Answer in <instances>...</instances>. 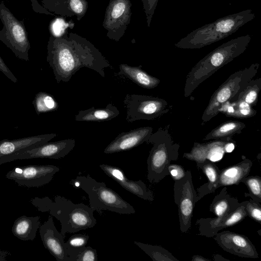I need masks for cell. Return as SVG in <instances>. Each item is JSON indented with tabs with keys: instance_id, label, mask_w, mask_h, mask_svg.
I'll return each mask as SVG.
<instances>
[{
	"instance_id": "cell-1",
	"label": "cell",
	"mask_w": 261,
	"mask_h": 261,
	"mask_svg": "<svg viewBox=\"0 0 261 261\" xmlns=\"http://www.w3.org/2000/svg\"><path fill=\"white\" fill-rule=\"evenodd\" d=\"M46 60L58 83L68 82L81 68L86 67L105 76V69L111 67L108 60L89 40L67 32L55 38L50 36Z\"/></svg>"
},
{
	"instance_id": "cell-2",
	"label": "cell",
	"mask_w": 261,
	"mask_h": 261,
	"mask_svg": "<svg viewBox=\"0 0 261 261\" xmlns=\"http://www.w3.org/2000/svg\"><path fill=\"white\" fill-rule=\"evenodd\" d=\"M250 41L249 35L231 39L201 59L187 75L184 90V96H190L200 84L219 69L242 54Z\"/></svg>"
},
{
	"instance_id": "cell-3",
	"label": "cell",
	"mask_w": 261,
	"mask_h": 261,
	"mask_svg": "<svg viewBox=\"0 0 261 261\" xmlns=\"http://www.w3.org/2000/svg\"><path fill=\"white\" fill-rule=\"evenodd\" d=\"M31 203L41 212H49L59 220L61 225V233H75L93 227L97 221L94 211L82 203H74L66 198L57 195L53 201L48 197H36L31 199Z\"/></svg>"
},
{
	"instance_id": "cell-4",
	"label": "cell",
	"mask_w": 261,
	"mask_h": 261,
	"mask_svg": "<svg viewBox=\"0 0 261 261\" xmlns=\"http://www.w3.org/2000/svg\"><path fill=\"white\" fill-rule=\"evenodd\" d=\"M251 9L228 15L197 28L175 44L181 49H199L224 39L253 20Z\"/></svg>"
},
{
	"instance_id": "cell-5",
	"label": "cell",
	"mask_w": 261,
	"mask_h": 261,
	"mask_svg": "<svg viewBox=\"0 0 261 261\" xmlns=\"http://www.w3.org/2000/svg\"><path fill=\"white\" fill-rule=\"evenodd\" d=\"M169 127H160L146 141L153 145L147 160V177L152 184H157L169 175V166L178 158L180 145L174 143Z\"/></svg>"
},
{
	"instance_id": "cell-6",
	"label": "cell",
	"mask_w": 261,
	"mask_h": 261,
	"mask_svg": "<svg viewBox=\"0 0 261 261\" xmlns=\"http://www.w3.org/2000/svg\"><path fill=\"white\" fill-rule=\"evenodd\" d=\"M71 184L88 194L89 206L94 211L99 213L108 210L120 214L135 213L134 207L117 193L108 188L105 182H98L89 175L77 176Z\"/></svg>"
},
{
	"instance_id": "cell-7",
	"label": "cell",
	"mask_w": 261,
	"mask_h": 261,
	"mask_svg": "<svg viewBox=\"0 0 261 261\" xmlns=\"http://www.w3.org/2000/svg\"><path fill=\"white\" fill-rule=\"evenodd\" d=\"M259 67V63H252L249 67L231 74L212 95L202 114V122H207L216 116L220 107L225 102L231 100L245 85L255 76Z\"/></svg>"
},
{
	"instance_id": "cell-8",
	"label": "cell",
	"mask_w": 261,
	"mask_h": 261,
	"mask_svg": "<svg viewBox=\"0 0 261 261\" xmlns=\"http://www.w3.org/2000/svg\"><path fill=\"white\" fill-rule=\"evenodd\" d=\"M0 19L3 27L0 40L19 59L29 61L31 47L24 20H19L3 2L0 3Z\"/></svg>"
},
{
	"instance_id": "cell-9",
	"label": "cell",
	"mask_w": 261,
	"mask_h": 261,
	"mask_svg": "<svg viewBox=\"0 0 261 261\" xmlns=\"http://www.w3.org/2000/svg\"><path fill=\"white\" fill-rule=\"evenodd\" d=\"M126 110V120H151L168 112L171 106L164 99L149 95L126 94L124 99Z\"/></svg>"
},
{
	"instance_id": "cell-10",
	"label": "cell",
	"mask_w": 261,
	"mask_h": 261,
	"mask_svg": "<svg viewBox=\"0 0 261 261\" xmlns=\"http://www.w3.org/2000/svg\"><path fill=\"white\" fill-rule=\"evenodd\" d=\"M173 191L174 202L178 206L180 230L182 233H185L191 228L197 196L190 170L186 171L184 177L175 180Z\"/></svg>"
},
{
	"instance_id": "cell-11",
	"label": "cell",
	"mask_w": 261,
	"mask_h": 261,
	"mask_svg": "<svg viewBox=\"0 0 261 261\" xmlns=\"http://www.w3.org/2000/svg\"><path fill=\"white\" fill-rule=\"evenodd\" d=\"M132 4L130 0H110L102 22L107 37L118 42L130 23Z\"/></svg>"
},
{
	"instance_id": "cell-12",
	"label": "cell",
	"mask_w": 261,
	"mask_h": 261,
	"mask_svg": "<svg viewBox=\"0 0 261 261\" xmlns=\"http://www.w3.org/2000/svg\"><path fill=\"white\" fill-rule=\"evenodd\" d=\"M59 171L60 168L54 165H28L16 167L8 172L6 177L19 186L40 187L48 184Z\"/></svg>"
},
{
	"instance_id": "cell-13",
	"label": "cell",
	"mask_w": 261,
	"mask_h": 261,
	"mask_svg": "<svg viewBox=\"0 0 261 261\" xmlns=\"http://www.w3.org/2000/svg\"><path fill=\"white\" fill-rule=\"evenodd\" d=\"M75 142L73 139H66L53 142H48L7 157L1 161L0 165L16 160L38 158L59 159L65 157L73 149Z\"/></svg>"
},
{
	"instance_id": "cell-14",
	"label": "cell",
	"mask_w": 261,
	"mask_h": 261,
	"mask_svg": "<svg viewBox=\"0 0 261 261\" xmlns=\"http://www.w3.org/2000/svg\"><path fill=\"white\" fill-rule=\"evenodd\" d=\"M213 238L223 250L232 254L245 258L258 257L255 246L246 236L225 230L217 232Z\"/></svg>"
},
{
	"instance_id": "cell-15",
	"label": "cell",
	"mask_w": 261,
	"mask_h": 261,
	"mask_svg": "<svg viewBox=\"0 0 261 261\" xmlns=\"http://www.w3.org/2000/svg\"><path fill=\"white\" fill-rule=\"evenodd\" d=\"M247 216L245 207L241 203L234 211L226 216L215 218H202L198 219L196 221L198 225V234L213 238L220 230L239 223Z\"/></svg>"
},
{
	"instance_id": "cell-16",
	"label": "cell",
	"mask_w": 261,
	"mask_h": 261,
	"mask_svg": "<svg viewBox=\"0 0 261 261\" xmlns=\"http://www.w3.org/2000/svg\"><path fill=\"white\" fill-rule=\"evenodd\" d=\"M39 233L44 247L55 257L57 261H70L67 254L64 237L55 227L53 217L39 227Z\"/></svg>"
},
{
	"instance_id": "cell-17",
	"label": "cell",
	"mask_w": 261,
	"mask_h": 261,
	"mask_svg": "<svg viewBox=\"0 0 261 261\" xmlns=\"http://www.w3.org/2000/svg\"><path fill=\"white\" fill-rule=\"evenodd\" d=\"M152 131V127L145 126L123 132L111 141L103 152L110 154L130 150L146 142Z\"/></svg>"
},
{
	"instance_id": "cell-18",
	"label": "cell",
	"mask_w": 261,
	"mask_h": 261,
	"mask_svg": "<svg viewBox=\"0 0 261 261\" xmlns=\"http://www.w3.org/2000/svg\"><path fill=\"white\" fill-rule=\"evenodd\" d=\"M99 167L108 176L127 191L145 200L152 201L154 200L153 192L141 180H129L123 171L117 167L103 164L100 165Z\"/></svg>"
},
{
	"instance_id": "cell-19",
	"label": "cell",
	"mask_w": 261,
	"mask_h": 261,
	"mask_svg": "<svg viewBox=\"0 0 261 261\" xmlns=\"http://www.w3.org/2000/svg\"><path fill=\"white\" fill-rule=\"evenodd\" d=\"M56 136L51 133L12 140H3L0 141V164L4 159L48 142Z\"/></svg>"
},
{
	"instance_id": "cell-20",
	"label": "cell",
	"mask_w": 261,
	"mask_h": 261,
	"mask_svg": "<svg viewBox=\"0 0 261 261\" xmlns=\"http://www.w3.org/2000/svg\"><path fill=\"white\" fill-rule=\"evenodd\" d=\"M229 141L215 140L205 143L194 142L190 152L184 153L183 157L195 162L196 164L206 160L213 162L218 161L225 153V146Z\"/></svg>"
},
{
	"instance_id": "cell-21",
	"label": "cell",
	"mask_w": 261,
	"mask_h": 261,
	"mask_svg": "<svg viewBox=\"0 0 261 261\" xmlns=\"http://www.w3.org/2000/svg\"><path fill=\"white\" fill-rule=\"evenodd\" d=\"M42 5L51 13L61 17L75 16L80 20L88 8L87 0H41Z\"/></svg>"
},
{
	"instance_id": "cell-22",
	"label": "cell",
	"mask_w": 261,
	"mask_h": 261,
	"mask_svg": "<svg viewBox=\"0 0 261 261\" xmlns=\"http://www.w3.org/2000/svg\"><path fill=\"white\" fill-rule=\"evenodd\" d=\"M244 158L241 162L220 170L217 189L221 187L238 185L249 175L253 163L249 159Z\"/></svg>"
},
{
	"instance_id": "cell-23",
	"label": "cell",
	"mask_w": 261,
	"mask_h": 261,
	"mask_svg": "<svg viewBox=\"0 0 261 261\" xmlns=\"http://www.w3.org/2000/svg\"><path fill=\"white\" fill-rule=\"evenodd\" d=\"M41 225L40 217L22 216L15 221L12 228L14 236L22 241H33Z\"/></svg>"
},
{
	"instance_id": "cell-24",
	"label": "cell",
	"mask_w": 261,
	"mask_h": 261,
	"mask_svg": "<svg viewBox=\"0 0 261 261\" xmlns=\"http://www.w3.org/2000/svg\"><path fill=\"white\" fill-rule=\"evenodd\" d=\"M141 67V65L134 67L121 64L119 65V73L125 75L142 88L153 89L156 87L160 80L147 73Z\"/></svg>"
},
{
	"instance_id": "cell-25",
	"label": "cell",
	"mask_w": 261,
	"mask_h": 261,
	"mask_svg": "<svg viewBox=\"0 0 261 261\" xmlns=\"http://www.w3.org/2000/svg\"><path fill=\"white\" fill-rule=\"evenodd\" d=\"M196 166L201 169L208 180V182L203 184L197 190V202L204 196L213 193L217 189L220 170L214 162L208 160L196 164Z\"/></svg>"
},
{
	"instance_id": "cell-26",
	"label": "cell",
	"mask_w": 261,
	"mask_h": 261,
	"mask_svg": "<svg viewBox=\"0 0 261 261\" xmlns=\"http://www.w3.org/2000/svg\"><path fill=\"white\" fill-rule=\"evenodd\" d=\"M240 204L238 199L228 193L225 186L213 199L210 211L217 217L225 216L234 211Z\"/></svg>"
},
{
	"instance_id": "cell-27",
	"label": "cell",
	"mask_w": 261,
	"mask_h": 261,
	"mask_svg": "<svg viewBox=\"0 0 261 261\" xmlns=\"http://www.w3.org/2000/svg\"><path fill=\"white\" fill-rule=\"evenodd\" d=\"M120 112L112 103H108L105 108L92 107L85 110L80 111L75 117L78 121L101 122L109 121L116 117Z\"/></svg>"
},
{
	"instance_id": "cell-28",
	"label": "cell",
	"mask_w": 261,
	"mask_h": 261,
	"mask_svg": "<svg viewBox=\"0 0 261 261\" xmlns=\"http://www.w3.org/2000/svg\"><path fill=\"white\" fill-rule=\"evenodd\" d=\"M245 127L246 124L242 122L232 120L226 121L212 129L204 137L203 140L231 141L232 136L241 134Z\"/></svg>"
},
{
	"instance_id": "cell-29",
	"label": "cell",
	"mask_w": 261,
	"mask_h": 261,
	"mask_svg": "<svg viewBox=\"0 0 261 261\" xmlns=\"http://www.w3.org/2000/svg\"><path fill=\"white\" fill-rule=\"evenodd\" d=\"M218 111L227 117L239 119L252 117L257 113L253 107L242 100L227 101L220 107Z\"/></svg>"
},
{
	"instance_id": "cell-30",
	"label": "cell",
	"mask_w": 261,
	"mask_h": 261,
	"mask_svg": "<svg viewBox=\"0 0 261 261\" xmlns=\"http://www.w3.org/2000/svg\"><path fill=\"white\" fill-rule=\"evenodd\" d=\"M261 90V78L252 79L243 87L239 93L230 101L242 100L253 107L257 105Z\"/></svg>"
},
{
	"instance_id": "cell-31",
	"label": "cell",
	"mask_w": 261,
	"mask_h": 261,
	"mask_svg": "<svg viewBox=\"0 0 261 261\" xmlns=\"http://www.w3.org/2000/svg\"><path fill=\"white\" fill-rule=\"evenodd\" d=\"M134 244L149 255L153 261H178L171 252L158 245L134 241Z\"/></svg>"
},
{
	"instance_id": "cell-32",
	"label": "cell",
	"mask_w": 261,
	"mask_h": 261,
	"mask_svg": "<svg viewBox=\"0 0 261 261\" xmlns=\"http://www.w3.org/2000/svg\"><path fill=\"white\" fill-rule=\"evenodd\" d=\"M33 104L38 115L55 111L59 107L58 103L54 96L45 92H39L37 93Z\"/></svg>"
},
{
	"instance_id": "cell-33",
	"label": "cell",
	"mask_w": 261,
	"mask_h": 261,
	"mask_svg": "<svg viewBox=\"0 0 261 261\" xmlns=\"http://www.w3.org/2000/svg\"><path fill=\"white\" fill-rule=\"evenodd\" d=\"M70 261H97V251L90 246L67 249Z\"/></svg>"
},
{
	"instance_id": "cell-34",
	"label": "cell",
	"mask_w": 261,
	"mask_h": 261,
	"mask_svg": "<svg viewBox=\"0 0 261 261\" xmlns=\"http://www.w3.org/2000/svg\"><path fill=\"white\" fill-rule=\"evenodd\" d=\"M241 182L248 188L249 193H245L246 197L249 196L253 200L261 203V178L258 175L247 176Z\"/></svg>"
},
{
	"instance_id": "cell-35",
	"label": "cell",
	"mask_w": 261,
	"mask_h": 261,
	"mask_svg": "<svg viewBox=\"0 0 261 261\" xmlns=\"http://www.w3.org/2000/svg\"><path fill=\"white\" fill-rule=\"evenodd\" d=\"M73 27L74 23L72 21L67 22L62 17H56L50 21L49 31L51 36L59 38L68 32V28L72 29Z\"/></svg>"
},
{
	"instance_id": "cell-36",
	"label": "cell",
	"mask_w": 261,
	"mask_h": 261,
	"mask_svg": "<svg viewBox=\"0 0 261 261\" xmlns=\"http://www.w3.org/2000/svg\"><path fill=\"white\" fill-rule=\"evenodd\" d=\"M245 207L247 216L261 224V203L252 199L241 202Z\"/></svg>"
},
{
	"instance_id": "cell-37",
	"label": "cell",
	"mask_w": 261,
	"mask_h": 261,
	"mask_svg": "<svg viewBox=\"0 0 261 261\" xmlns=\"http://www.w3.org/2000/svg\"><path fill=\"white\" fill-rule=\"evenodd\" d=\"M89 238V236L86 234L78 233L73 234L65 243L66 249L85 247L88 243Z\"/></svg>"
},
{
	"instance_id": "cell-38",
	"label": "cell",
	"mask_w": 261,
	"mask_h": 261,
	"mask_svg": "<svg viewBox=\"0 0 261 261\" xmlns=\"http://www.w3.org/2000/svg\"><path fill=\"white\" fill-rule=\"evenodd\" d=\"M145 12L147 27H150L159 0H141Z\"/></svg>"
},
{
	"instance_id": "cell-39",
	"label": "cell",
	"mask_w": 261,
	"mask_h": 261,
	"mask_svg": "<svg viewBox=\"0 0 261 261\" xmlns=\"http://www.w3.org/2000/svg\"><path fill=\"white\" fill-rule=\"evenodd\" d=\"M168 170L169 175L174 181L184 177L186 171L181 165L171 164L168 167Z\"/></svg>"
},
{
	"instance_id": "cell-40",
	"label": "cell",
	"mask_w": 261,
	"mask_h": 261,
	"mask_svg": "<svg viewBox=\"0 0 261 261\" xmlns=\"http://www.w3.org/2000/svg\"><path fill=\"white\" fill-rule=\"evenodd\" d=\"M0 71L3 72L9 79L14 83L17 82V79L8 67L6 65L0 56Z\"/></svg>"
},
{
	"instance_id": "cell-41",
	"label": "cell",
	"mask_w": 261,
	"mask_h": 261,
	"mask_svg": "<svg viewBox=\"0 0 261 261\" xmlns=\"http://www.w3.org/2000/svg\"><path fill=\"white\" fill-rule=\"evenodd\" d=\"M32 3L33 10L36 13L54 15V14L48 11L42 5L39 4L37 0H30Z\"/></svg>"
},
{
	"instance_id": "cell-42",
	"label": "cell",
	"mask_w": 261,
	"mask_h": 261,
	"mask_svg": "<svg viewBox=\"0 0 261 261\" xmlns=\"http://www.w3.org/2000/svg\"><path fill=\"white\" fill-rule=\"evenodd\" d=\"M234 148V141L233 140L228 142L225 146V152H231Z\"/></svg>"
},
{
	"instance_id": "cell-43",
	"label": "cell",
	"mask_w": 261,
	"mask_h": 261,
	"mask_svg": "<svg viewBox=\"0 0 261 261\" xmlns=\"http://www.w3.org/2000/svg\"><path fill=\"white\" fill-rule=\"evenodd\" d=\"M192 261H210L211 259L205 258L201 255H193L192 258Z\"/></svg>"
},
{
	"instance_id": "cell-44",
	"label": "cell",
	"mask_w": 261,
	"mask_h": 261,
	"mask_svg": "<svg viewBox=\"0 0 261 261\" xmlns=\"http://www.w3.org/2000/svg\"><path fill=\"white\" fill-rule=\"evenodd\" d=\"M213 259L216 261H229V260L218 254L213 255Z\"/></svg>"
}]
</instances>
